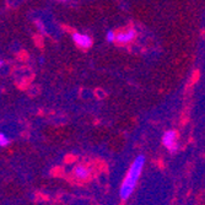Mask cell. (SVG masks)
Returning <instances> with one entry per match:
<instances>
[{
    "mask_svg": "<svg viewBox=\"0 0 205 205\" xmlns=\"http://www.w3.org/2000/svg\"><path fill=\"white\" fill-rule=\"evenodd\" d=\"M144 165H145V156L144 155H139L134 160V162L132 163V166H130V168H129V171H128V173L124 178V182L121 187V198L123 200L128 199L132 195V193H133V190H134V188H135V185L139 181V177L141 174Z\"/></svg>",
    "mask_w": 205,
    "mask_h": 205,
    "instance_id": "6da1fadb",
    "label": "cell"
},
{
    "mask_svg": "<svg viewBox=\"0 0 205 205\" xmlns=\"http://www.w3.org/2000/svg\"><path fill=\"white\" fill-rule=\"evenodd\" d=\"M177 132L176 130H167L163 135H162V144L166 146V149L171 152L174 154L178 149V144H177Z\"/></svg>",
    "mask_w": 205,
    "mask_h": 205,
    "instance_id": "7a4b0ae2",
    "label": "cell"
},
{
    "mask_svg": "<svg viewBox=\"0 0 205 205\" xmlns=\"http://www.w3.org/2000/svg\"><path fill=\"white\" fill-rule=\"evenodd\" d=\"M73 41L81 49H90L92 47V43H93L92 38L88 35H84V33H80V32H74L73 33Z\"/></svg>",
    "mask_w": 205,
    "mask_h": 205,
    "instance_id": "3957f363",
    "label": "cell"
},
{
    "mask_svg": "<svg viewBox=\"0 0 205 205\" xmlns=\"http://www.w3.org/2000/svg\"><path fill=\"white\" fill-rule=\"evenodd\" d=\"M135 37H136V31L134 28H129L127 31L118 32L116 36V42L119 44H128L132 41H134Z\"/></svg>",
    "mask_w": 205,
    "mask_h": 205,
    "instance_id": "277c9868",
    "label": "cell"
},
{
    "mask_svg": "<svg viewBox=\"0 0 205 205\" xmlns=\"http://www.w3.org/2000/svg\"><path fill=\"white\" fill-rule=\"evenodd\" d=\"M75 176L79 178V179H86L88 176H90V168L85 167V166H76L75 167Z\"/></svg>",
    "mask_w": 205,
    "mask_h": 205,
    "instance_id": "5b68a950",
    "label": "cell"
},
{
    "mask_svg": "<svg viewBox=\"0 0 205 205\" xmlns=\"http://www.w3.org/2000/svg\"><path fill=\"white\" fill-rule=\"evenodd\" d=\"M116 36H117V33H116L113 30L107 31V33H106V39H107V42H108V43L116 42Z\"/></svg>",
    "mask_w": 205,
    "mask_h": 205,
    "instance_id": "8992f818",
    "label": "cell"
},
{
    "mask_svg": "<svg viewBox=\"0 0 205 205\" xmlns=\"http://www.w3.org/2000/svg\"><path fill=\"white\" fill-rule=\"evenodd\" d=\"M9 143H10V140L3 133H0V146H6Z\"/></svg>",
    "mask_w": 205,
    "mask_h": 205,
    "instance_id": "52a82bcc",
    "label": "cell"
},
{
    "mask_svg": "<svg viewBox=\"0 0 205 205\" xmlns=\"http://www.w3.org/2000/svg\"><path fill=\"white\" fill-rule=\"evenodd\" d=\"M60 2H66V0H60Z\"/></svg>",
    "mask_w": 205,
    "mask_h": 205,
    "instance_id": "ba28073f",
    "label": "cell"
}]
</instances>
